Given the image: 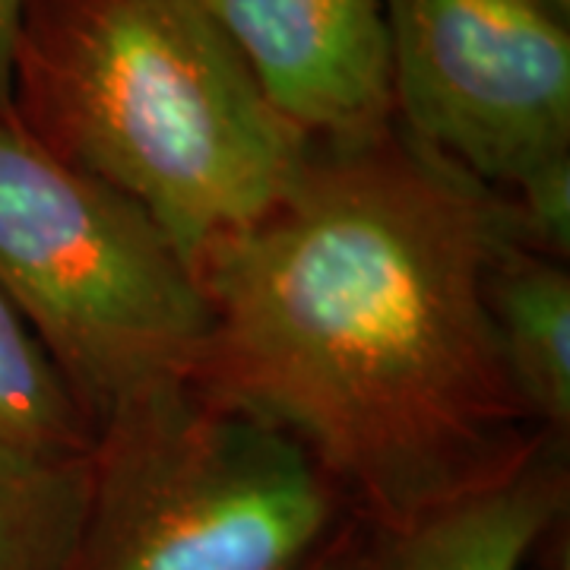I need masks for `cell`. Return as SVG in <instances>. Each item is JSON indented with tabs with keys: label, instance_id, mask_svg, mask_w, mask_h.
Here are the masks:
<instances>
[{
	"label": "cell",
	"instance_id": "6da1fadb",
	"mask_svg": "<svg viewBox=\"0 0 570 570\" xmlns=\"http://www.w3.org/2000/svg\"><path fill=\"white\" fill-rule=\"evenodd\" d=\"M517 206L390 130L307 142L283 200L197 264L194 381L288 431L358 523L400 532L539 453L489 314Z\"/></svg>",
	"mask_w": 570,
	"mask_h": 570
},
{
	"label": "cell",
	"instance_id": "7a4b0ae2",
	"mask_svg": "<svg viewBox=\"0 0 570 570\" xmlns=\"http://www.w3.org/2000/svg\"><path fill=\"white\" fill-rule=\"evenodd\" d=\"M13 115L130 197L194 273L283 200L307 156L204 0H29Z\"/></svg>",
	"mask_w": 570,
	"mask_h": 570
},
{
	"label": "cell",
	"instance_id": "3957f363",
	"mask_svg": "<svg viewBox=\"0 0 570 570\" xmlns=\"http://www.w3.org/2000/svg\"><path fill=\"white\" fill-rule=\"evenodd\" d=\"M352 527L305 444L181 377L96 425L67 570H307Z\"/></svg>",
	"mask_w": 570,
	"mask_h": 570
},
{
	"label": "cell",
	"instance_id": "277c9868",
	"mask_svg": "<svg viewBox=\"0 0 570 570\" xmlns=\"http://www.w3.org/2000/svg\"><path fill=\"white\" fill-rule=\"evenodd\" d=\"M0 288L92 428L142 390L194 377L213 333L197 273L121 190L0 115Z\"/></svg>",
	"mask_w": 570,
	"mask_h": 570
},
{
	"label": "cell",
	"instance_id": "5b68a950",
	"mask_svg": "<svg viewBox=\"0 0 570 570\" xmlns=\"http://www.w3.org/2000/svg\"><path fill=\"white\" fill-rule=\"evenodd\" d=\"M568 26L539 0H387L393 121L520 200L570 168Z\"/></svg>",
	"mask_w": 570,
	"mask_h": 570
},
{
	"label": "cell",
	"instance_id": "8992f818",
	"mask_svg": "<svg viewBox=\"0 0 570 570\" xmlns=\"http://www.w3.org/2000/svg\"><path fill=\"white\" fill-rule=\"evenodd\" d=\"M266 102L307 142L393 127L387 0H204Z\"/></svg>",
	"mask_w": 570,
	"mask_h": 570
},
{
	"label": "cell",
	"instance_id": "52a82bcc",
	"mask_svg": "<svg viewBox=\"0 0 570 570\" xmlns=\"http://www.w3.org/2000/svg\"><path fill=\"white\" fill-rule=\"evenodd\" d=\"M564 472L532 456L513 475L400 532L367 530L365 570H527L564 513Z\"/></svg>",
	"mask_w": 570,
	"mask_h": 570
},
{
	"label": "cell",
	"instance_id": "ba28073f",
	"mask_svg": "<svg viewBox=\"0 0 570 570\" xmlns=\"http://www.w3.org/2000/svg\"><path fill=\"white\" fill-rule=\"evenodd\" d=\"M489 314L510 381L532 419L564 434L570 422V279L561 266L527 250L498 257L489 276Z\"/></svg>",
	"mask_w": 570,
	"mask_h": 570
},
{
	"label": "cell",
	"instance_id": "9c48e42d",
	"mask_svg": "<svg viewBox=\"0 0 570 570\" xmlns=\"http://www.w3.org/2000/svg\"><path fill=\"white\" fill-rule=\"evenodd\" d=\"M89 498V456L0 438V570H67Z\"/></svg>",
	"mask_w": 570,
	"mask_h": 570
},
{
	"label": "cell",
	"instance_id": "30bf717a",
	"mask_svg": "<svg viewBox=\"0 0 570 570\" xmlns=\"http://www.w3.org/2000/svg\"><path fill=\"white\" fill-rule=\"evenodd\" d=\"M0 438L48 453L89 456L96 428L0 288Z\"/></svg>",
	"mask_w": 570,
	"mask_h": 570
},
{
	"label": "cell",
	"instance_id": "8fae6325",
	"mask_svg": "<svg viewBox=\"0 0 570 570\" xmlns=\"http://www.w3.org/2000/svg\"><path fill=\"white\" fill-rule=\"evenodd\" d=\"M29 0H0V115L13 111V51Z\"/></svg>",
	"mask_w": 570,
	"mask_h": 570
},
{
	"label": "cell",
	"instance_id": "7c38bea8",
	"mask_svg": "<svg viewBox=\"0 0 570 570\" xmlns=\"http://www.w3.org/2000/svg\"><path fill=\"white\" fill-rule=\"evenodd\" d=\"M367 558V527L358 523L326 551L321 561H314L307 570H365Z\"/></svg>",
	"mask_w": 570,
	"mask_h": 570
},
{
	"label": "cell",
	"instance_id": "4fadbf2b",
	"mask_svg": "<svg viewBox=\"0 0 570 570\" xmlns=\"http://www.w3.org/2000/svg\"><path fill=\"white\" fill-rule=\"evenodd\" d=\"M549 13H554L558 20L570 22V0H539Z\"/></svg>",
	"mask_w": 570,
	"mask_h": 570
}]
</instances>
